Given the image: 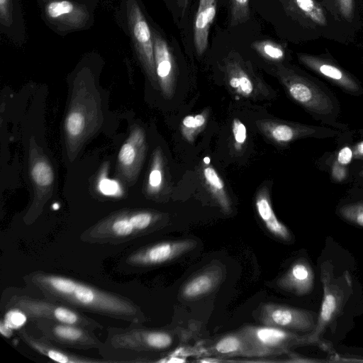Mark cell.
<instances>
[{
	"label": "cell",
	"instance_id": "1",
	"mask_svg": "<svg viewBox=\"0 0 363 363\" xmlns=\"http://www.w3.org/2000/svg\"><path fill=\"white\" fill-rule=\"evenodd\" d=\"M25 283L46 298L77 310L81 309L111 318L142 323L145 317L132 300L64 275L43 271L32 272L23 277Z\"/></svg>",
	"mask_w": 363,
	"mask_h": 363
},
{
	"label": "cell",
	"instance_id": "2",
	"mask_svg": "<svg viewBox=\"0 0 363 363\" xmlns=\"http://www.w3.org/2000/svg\"><path fill=\"white\" fill-rule=\"evenodd\" d=\"M274 72L289 96L315 121L342 131L350 129L340 120L337 97L323 82L289 64L278 63Z\"/></svg>",
	"mask_w": 363,
	"mask_h": 363
},
{
	"label": "cell",
	"instance_id": "3",
	"mask_svg": "<svg viewBox=\"0 0 363 363\" xmlns=\"http://www.w3.org/2000/svg\"><path fill=\"white\" fill-rule=\"evenodd\" d=\"M172 342V335L167 331L147 329L139 323H130L125 328H108L98 351L110 363L143 362H147V354L167 349Z\"/></svg>",
	"mask_w": 363,
	"mask_h": 363
},
{
	"label": "cell",
	"instance_id": "4",
	"mask_svg": "<svg viewBox=\"0 0 363 363\" xmlns=\"http://www.w3.org/2000/svg\"><path fill=\"white\" fill-rule=\"evenodd\" d=\"M279 3L304 41L325 39L347 45L355 39L356 35L320 0H279Z\"/></svg>",
	"mask_w": 363,
	"mask_h": 363
},
{
	"label": "cell",
	"instance_id": "5",
	"mask_svg": "<svg viewBox=\"0 0 363 363\" xmlns=\"http://www.w3.org/2000/svg\"><path fill=\"white\" fill-rule=\"evenodd\" d=\"M159 220L149 211L120 213L85 230L80 239L91 244H121L153 231Z\"/></svg>",
	"mask_w": 363,
	"mask_h": 363
},
{
	"label": "cell",
	"instance_id": "6",
	"mask_svg": "<svg viewBox=\"0 0 363 363\" xmlns=\"http://www.w3.org/2000/svg\"><path fill=\"white\" fill-rule=\"evenodd\" d=\"M320 281L323 294L314 330L306 335L308 344H320L328 327L335 322L352 294V281L347 272L334 274L333 266L328 262L320 265Z\"/></svg>",
	"mask_w": 363,
	"mask_h": 363
},
{
	"label": "cell",
	"instance_id": "7",
	"mask_svg": "<svg viewBox=\"0 0 363 363\" xmlns=\"http://www.w3.org/2000/svg\"><path fill=\"white\" fill-rule=\"evenodd\" d=\"M6 301L5 308L20 311L31 322L45 319L77 325L93 331L104 328L100 323L79 310L45 297L40 298L25 294H13Z\"/></svg>",
	"mask_w": 363,
	"mask_h": 363
},
{
	"label": "cell",
	"instance_id": "8",
	"mask_svg": "<svg viewBox=\"0 0 363 363\" xmlns=\"http://www.w3.org/2000/svg\"><path fill=\"white\" fill-rule=\"evenodd\" d=\"M118 18L129 36L138 57L148 76L157 81L154 59V43L150 26L139 0H121Z\"/></svg>",
	"mask_w": 363,
	"mask_h": 363
},
{
	"label": "cell",
	"instance_id": "9",
	"mask_svg": "<svg viewBox=\"0 0 363 363\" xmlns=\"http://www.w3.org/2000/svg\"><path fill=\"white\" fill-rule=\"evenodd\" d=\"M40 1L42 18L57 34L87 29L93 24V11L86 4L77 0Z\"/></svg>",
	"mask_w": 363,
	"mask_h": 363
},
{
	"label": "cell",
	"instance_id": "10",
	"mask_svg": "<svg viewBox=\"0 0 363 363\" xmlns=\"http://www.w3.org/2000/svg\"><path fill=\"white\" fill-rule=\"evenodd\" d=\"M296 56L300 64L344 93L352 96L363 95L359 79L342 67L327 49L318 55L298 52Z\"/></svg>",
	"mask_w": 363,
	"mask_h": 363
},
{
	"label": "cell",
	"instance_id": "11",
	"mask_svg": "<svg viewBox=\"0 0 363 363\" xmlns=\"http://www.w3.org/2000/svg\"><path fill=\"white\" fill-rule=\"evenodd\" d=\"M240 332L245 337L256 357L286 353L293 347L307 345L305 335L283 328L265 325H247Z\"/></svg>",
	"mask_w": 363,
	"mask_h": 363
},
{
	"label": "cell",
	"instance_id": "12",
	"mask_svg": "<svg viewBox=\"0 0 363 363\" xmlns=\"http://www.w3.org/2000/svg\"><path fill=\"white\" fill-rule=\"evenodd\" d=\"M260 132L269 140L281 146L306 138H335L342 130L328 126L314 125L278 119H262L255 123Z\"/></svg>",
	"mask_w": 363,
	"mask_h": 363
},
{
	"label": "cell",
	"instance_id": "13",
	"mask_svg": "<svg viewBox=\"0 0 363 363\" xmlns=\"http://www.w3.org/2000/svg\"><path fill=\"white\" fill-rule=\"evenodd\" d=\"M32 323L43 337L61 347L98 350L103 342L94 331L82 326L45 319Z\"/></svg>",
	"mask_w": 363,
	"mask_h": 363
},
{
	"label": "cell",
	"instance_id": "14",
	"mask_svg": "<svg viewBox=\"0 0 363 363\" xmlns=\"http://www.w3.org/2000/svg\"><path fill=\"white\" fill-rule=\"evenodd\" d=\"M259 319L265 325L308 335L316 327L318 314L308 310L268 303L260 306Z\"/></svg>",
	"mask_w": 363,
	"mask_h": 363
},
{
	"label": "cell",
	"instance_id": "15",
	"mask_svg": "<svg viewBox=\"0 0 363 363\" xmlns=\"http://www.w3.org/2000/svg\"><path fill=\"white\" fill-rule=\"evenodd\" d=\"M191 240L164 241L147 245L129 254L125 265L132 268H144L160 265L171 261L194 247Z\"/></svg>",
	"mask_w": 363,
	"mask_h": 363
},
{
	"label": "cell",
	"instance_id": "16",
	"mask_svg": "<svg viewBox=\"0 0 363 363\" xmlns=\"http://www.w3.org/2000/svg\"><path fill=\"white\" fill-rule=\"evenodd\" d=\"M226 83L236 94L245 98H255L266 87L263 82L239 57H228L224 61Z\"/></svg>",
	"mask_w": 363,
	"mask_h": 363
},
{
	"label": "cell",
	"instance_id": "17",
	"mask_svg": "<svg viewBox=\"0 0 363 363\" xmlns=\"http://www.w3.org/2000/svg\"><path fill=\"white\" fill-rule=\"evenodd\" d=\"M20 339L33 351L60 363H108L104 359H94L71 353L43 337L34 335L26 328L18 330Z\"/></svg>",
	"mask_w": 363,
	"mask_h": 363
},
{
	"label": "cell",
	"instance_id": "18",
	"mask_svg": "<svg viewBox=\"0 0 363 363\" xmlns=\"http://www.w3.org/2000/svg\"><path fill=\"white\" fill-rule=\"evenodd\" d=\"M152 30L157 79L163 94L169 97L173 94L175 87L174 58L167 42L160 32L153 27Z\"/></svg>",
	"mask_w": 363,
	"mask_h": 363
},
{
	"label": "cell",
	"instance_id": "19",
	"mask_svg": "<svg viewBox=\"0 0 363 363\" xmlns=\"http://www.w3.org/2000/svg\"><path fill=\"white\" fill-rule=\"evenodd\" d=\"M315 274L308 259L301 257L294 261L277 280L278 286L296 296H305L313 289Z\"/></svg>",
	"mask_w": 363,
	"mask_h": 363
},
{
	"label": "cell",
	"instance_id": "20",
	"mask_svg": "<svg viewBox=\"0 0 363 363\" xmlns=\"http://www.w3.org/2000/svg\"><path fill=\"white\" fill-rule=\"evenodd\" d=\"M0 28L15 43L25 42L23 16L18 0H0Z\"/></svg>",
	"mask_w": 363,
	"mask_h": 363
},
{
	"label": "cell",
	"instance_id": "21",
	"mask_svg": "<svg viewBox=\"0 0 363 363\" xmlns=\"http://www.w3.org/2000/svg\"><path fill=\"white\" fill-rule=\"evenodd\" d=\"M320 1L339 21L355 35L362 30V0Z\"/></svg>",
	"mask_w": 363,
	"mask_h": 363
},
{
	"label": "cell",
	"instance_id": "22",
	"mask_svg": "<svg viewBox=\"0 0 363 363\" xmlns=\"http://www.w3.org/2000/svg\"><path fill=\"white\" fill-rule=\"evenodd\" d=\"M216 9V0H199L194 24V43L199 55H202L207 49L209 30Z\"/></svg>",
	"mask_w": 363,
	"mask_h": 363
},
{
	"label": "cell",
	"instance_id": "23",
	"mask_svg": "<svg viewBox=\"0 0 363 363\" xmlns=\"http://www.w3.org/2000/svg\"><path fill=\"white\" fill-rule=\"evenodd\" d=\"M255 207L260 219L271 234L284 241L291 240L289 230L275 215L267 186L258 191L255 196Z\"/></svg>",
	"mask_w": 363,
	"mask_h": 363
},
{
	"label": "cell",
	"instance_id": "24",
	"mask_svg": "<svg viewBox=\"0 0 363 363\" xmlns=\"http://www.w3.org/2000/svg\"><path fill=\"white\" fill-rule=\"evenodd\" d=\"M210 351L215 355L225 357H256L254 350L240 330L220 338L211 346Z\"/></svg>",
	"mask_w": 363,
	"mask_h": 363
},
{
	"label": "cell",
	"instance_id": "25",
	"mask_svg": "<svg viewBox=\"0 0 363 363\" xmlns=\"http://www.w3.org/2000/svg\"><path fill=\"white\" fill-rule=\"evenodd\" d=\"M347 194L337 206L335 213L345 222L363 228V186L354 185Z\"/></svg>",
	"mask_w": 363,
	"mask_h": 363
},
{
	"label": "cell",
	"instance_id": "26",
	"mask_svg": "<svg viewBox=\"0 0 363 363\" xmlns=\"http://www.w3.org/2000/svg\"><path fill=\"white\" fill-rule=\"evenodd\" d=\"M218 271L206 270L189 279L182 289V295L187 299L200 297L211 292L220 279Z\"/></svg>",
	"mask_w": 363,
	"mask_h": 363
},
{
	"label": "cell",
	"instance_id": "27",
	"mask_svg": "<svg viewBox=\"0 0 363 363\" xmlns=\"http://www.w3.org/2000/svg\"><path fill=\"white\" fill-rule=\"evenodd\" d=\"M316 167L328 174L330 182L335 184L352 183L350 166L340 164L332 152H326L315 162Z\"/></svg>",
	"mask_w": 363,
	"mask_h": 363
},
{
	"label": "cell",
	"instance_id": "28",
	"mask_svg": "<svg viewBox=\"0 0 363 363\" xmlns=\"http://www.w3.org/2000/svg\"><path fill=\"white\" fill-rule=\"evenodd\" d=\"M203 176L207 188L220 207L224 212L230 213L231 211L230 200L227 194L225 184L216 170L210 165H206L203 169Z\"/></svg>",
	"mask_w": 363,
	"mask_h": 363
},
{
	"label": "cell",
	"instance_id": "29",
	"mask_svg": "<svg viewBox=\"0 0 363 363\" xmlns=\"http://www.w3.org/2000/svg\"><path fill=\"white\" fill-rule=\"evenodd\" d=\"M354 130L350 129L342 131L335 137L337 147L333 151L336 160L345 166H350L354 162Z\"/></svg>",
	"mask_w": 363,
	"mask_h": 363
},
{
	"label": "cell",
	"instance_id": "30",
	"mask_svg": "<svg viewBox=\"0 0 363 363\" xmlns=\"http://www.w3.org/2000/svg\"><path fill=\"white\" fill-rule=\"evenodd\" d=\"M251 48L264 59L274 62L281 63L286 56L284 46L272 40H257Z\"/></svg>",
	"mask_w": 363,
	"mask_h": 363
},
{
	"label": "cell",
	"instance_id": "31",
	"mask_svg": "<svg viewBox=\"0 0 363 363\" xmlns=\"http://www.w3.org/2000/svg\"><path fill=\"white\" fill-rule=\"evenodd\" d=\"M208 119V111H203L195 115L185 116L181 125V132L184 138L189 143H193L196 136L205 127Z\"/></svg>",
	"mask_w": 363,
	"mask_h": 363
},
{
	"label": "cell",
	"instance_id": "32",
	"mask_svg": "<svg viewBox=\"0 0 363 363\" xmlns=\"http://www.w3.org/2000/svg\"><path fill=\"white\" fill-rule=\"evenodd\" d=\"M230 25L232 27L246 22L250 18V0H229Z\"/></svg>",
	"mask_w": 363,
	"mask_h": 363
},
{
	"label": "cell",
	"instance_id": "33",
	"mask_svg": "<svg viewBox=\"0 0 363 363\" xmlns=\"http://www.w3.org/2000/svg\"><path fill=\"white\" fill-rule=\"evenodd\" d=\"M32 176L40 186H48L53 181V173L51 167L44 162L36 163L32 169Z\"/></svg>",
	"mask_w": 363,
	"mask_h": 363
},
{
	"label": "cell",
	"instance_id": "34",
	"mask_svg": "<svg viewBox=\"0 0 363 363\" xmlns=\"http://www.w3.org/2000/svg\"><path fill=\"white\" fill-rule=\"evenodd\" d=\"M162 183V160L160 154L155 157L152 169L150 173L148 184L152 192L157 191Z\"/></svg>",
	"mask_w": 363,
	"mask_h": 363
},
{
	"label": "cell",
	"instance_id": "35",
	"mask_svg": "<svg viewBox=\"0 0 363 363\" xmlns=\"http://www.w3.org/2000/svg\"><path fill=\"white\" fill-rule=\"evenodd\" d=\"M234 147L240 151L245 144L247 140V129L244 123L237 118H235L232 124Z\"/></svg>",
	"mask_w": 363,
	"mask_h": 363
},
{
	"label": "cell",
	"instance_id": "36",
	"mask_svg": "<svg viewBox=\"0 0 363 363\" xmlns=\"http://www.w3.org/2000/svg\"><path fill=\"white\" fill-rule=\"evenodd\" d=\"M85 120L83 115L79 112L70 113L67 119V129L72 136L79 135L84 130Z\"/></svg>",
	"mask_w": 363,
	"mask_h": 363
},
{
	"label": "cell",
	"instance_id": "37",
	"mask_svg": "<svg viewBox=\"0 0 363 363\" xmlns=\"http://www.w3.org/2000/svg\"><path fill=\"white\" fill-rule=\"evenodd\" d=\"M354 161L363 162V128L354 130Z\"/></svg>",
	"mask_w": 363,
	"mask_h": 363
},
{
	"label": "cell",
	"instance_id": "38",
	"mask_svg": "<svg viewBox=\"0 0 363 363\" xmlns=\"http://www.w3.org/2000/svg\"><path fill=\"white\" fill-rule=\"evenodd\" d=\"M120 161L125 165L131 164L135 160V151L134 147L128 143L124 144L118 154Z\"/></svg>",
	"mask_w": 363,
	"mask_h": 363
},
{
	"label": "cell",
	"instance_id": "39",
	"mask_svg": "<svg viewBox=\"0 0 363 363\" xmlns=\"http://www.w3.org/2000/svg\"><path fill=\"white\" fill-rule=\"evenodd\" d=\"M352 184L357 186H363V162L354 161L350 165Z\"/></svg>",
	"mask_w": 363,
	"mask_h": 363
},
{
	"label": "cell",
	"instance_id": "40",
	"mask_svg": "<svg viewBox=\"0 0 363 363\" xmlns=\"http://www.w3.org/2000/svg\"><path fill=\"white\" fill-rule=\"evenodd\" d=\"M101 192L105 195H113L118 189V183L114 180L104 179L99 182V185Z\"/></svg>",
	"mask_w": 363,
	"mask_h": 363
},
{
	"label": "cell",
	"instance_id": "41",
	"mask_svg": "<svg viewBox=\"0 0 363 363\" xmlns=\"http://www.w3.org/2000/svg\"><path fill=\"white\" fill-rule=\"evenodd\" d=\"M176 3L180 11L181 16L183 17L188 6L189 0H176Z\"/></svg>",
	"mask_w": 363,
	"mask_h": 363
},
{
	"label": "cell",
	"instance_id": "42",
	"mask_svg": "<svg viewBox=\"0 0 363 363\" xmlns=\"http://www.w3.org/2000/svg\"><path fill=\"white\" fill-rule=\"evenodd\" d=\"M203 162L205 163L206 165H208L209 164V162H210V159L208 157H206L204 159H203Z\"/></svg>",
	"mask_w": 363,
	"mask_h": 363
},
{
	"label": "cell",
	"instance_id": "43",
	"mask_svg": "<svg viewBox=\"0 0 363 363\" xmlns=\"http://www.w3.org/2000/svg\"><path fill=\"white\" fill-rule=\"evenodd\" d=\"M362 67H363V59H362Z\"/></svg>",
	"mask_w": 363,
	"mask_h": 363
},
{
	"label": "cell",
	"instance_id": "44",
	"mask_svg": "<svg viewBox=\"0 0 363 363\" xmlns=\"http://www.w3.org/2000/svg\"><path fill=\"white\" fill-rule=\"evenodd\" d=\"M362 33H363V27H362Z\"/></svg>",
	"mask_w": 363,
	"mask_h": 363
}]
</instances>
